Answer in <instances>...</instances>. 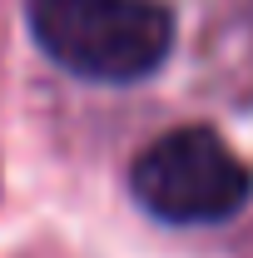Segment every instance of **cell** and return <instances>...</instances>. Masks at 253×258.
I'll return each instance as SVG.
<instances>
[{"label":"cell","instance_id":"6da1fadb","mask_svg":"<svg viewBox=\"0 0 253 258\" xmlns=\"http://www.w3.org/2000/svg\"><path fill=\"white\" fill-rule=\"evenodd\" d=\"M30 35L80 80L134 85L164 64L174 20L159 0H30Z\"/></svg>","mask_w":253,"mask_h":258},{"label":"cell","instance_id":"7a4b0ae2","mask_svg":"<svg viewBox=\"0 0 253 258\" xmlns=\"http://www.w3.org/2000/svg\"><path fill=\"white\" fill-rule=\"evenodd\" d=\"M134 199L164 224H223L243 209L253 179L214 129H169L129 169Z\"/></svg>","mask_w":253,"mask_h":258}]
</instances>
